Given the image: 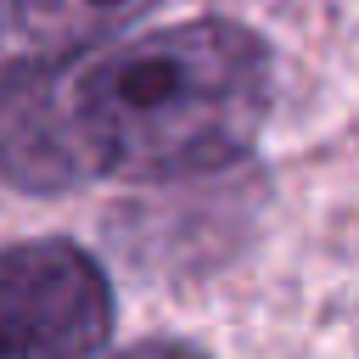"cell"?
Returning <instances> with one entry per match:
<instances>
[{"label":"cell","instance_id":"obj_1","mask_svg":"<svg viewBox=\"0 0 359 359\" xmlns=\"http://www.w3.org/2000/svg\"><path fill=\"white\" fill-rule=\"evenodd\" d=\"M90 174L185 180L236 163L269 118V50L241 22H174L67 56Z\"/></svg>","mask_w":359,"mask_h":359},{"label":"cell","instance_id":"obj_2","mask_svg":"<svg viewBox=\"0 0 359 359\" xmlns=\"http://www.w3.org/2000/svg\"><path fill=\"white\" fill-rule=\"evenodd\" d=\"M112 337V292L73 241L0 247V359L95 353Z\"/></svg>","mask_w":359,"mask_h":359},{"label":"cell","instance_id":"obj_3","mask_svg":"<svg viewBox=\"0 0 359 359\" xmlns=\"http://www.w3.org/2000/svg\"><path fill=\"white\" fill-rule=\"evenodd\" d=\"M0 174L28 191L95 180L67 107V62L28 56L0 73Z\"/></svg>","mask_w":359,"mask_h":359},{"label":"cell","instance_id":"obj_4","mask_svg":"<svg viewBox=\"0 0 359 359\" xmlns=\"http://www.w3.org/2000/svg\"><path fill=\"white\" fill-rule=\"evenodd\" d=\"M140 11H151V0H0L6 34L45 62H67L107 45Z\"/></svg>","mask_w":359,"mask_h":359}]
</instances>
